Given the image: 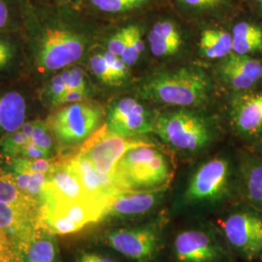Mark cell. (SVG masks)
I'll use <instances>...</instances> for the list:
<instances>
[{
  "mask_svg": "<svg viewBox=\"0 0 262 262\" xmlns=\"http://www.w3.org/2000/svg\"><path fill=\"white\" fill-rule=\"evenodd\" d=\"M213 84L210 77L196 67H182L148 76L141 82V98L179 107H193L205 103Z\"/></svg>",
  "mask_w": 262,
  "mask_h": 262,
  "instance_id": "6da1fadb",
  "label": "cell"
},
{
  "mask_svg": "<svg viewBox=\"0 0 262 262\" xmlns=\"http://www.w3.org/2000/svg\"><path fill=\"white\" fill-rule=\"evenodd\" d=\"M172 168L167 158L152 144L127 150L114 174L122 190H149L168 187Z\"/></svg>",
  "mask_w": 262,
  "mask_h": 262,
  "instance_id": "7a4b0ae2",
  "label": "cell"
},
{
  "mask_svg": "<svg viewBox=\"0 0 262 262\" xmlns=\"http://www.w3.org/2000/svg\"><path fill=\"white\" fill-rule=\"evenodd\" d=\"M152 131L166 145L186 154L204 150L214 139V129L206 117L187 109L159 114Z\"/></svg>",
  "mask_w": 262,
  "mask_h": 262,
  "instance_id": "3957f363",
  "label": "cell"
},
{
  "mask_svg": "<svg viewBox=\"0 0 262 262\" xmlns=\"http://www.w3.org/2000/svg\"><path fill=\"white\" fill-rule=\"evenodd\" d=\"M166 225V216L159 215L142 225L111 230L104 239L113 250L133 261L151 262L160 252Z\"/></svg>",
  "mask_w": 262,
  "mask_h": 262,
  "instance_id": "277c9868",
  "label": "cell"
},
{
  "mask_svg": "<svg viewBox=\"0 0 262 262\" xmlns=\"http://www.w3.org/2000/svg\"><path fill=\"white\" fill-rule=\"evenodd\" d=\"M103 207L93 200L46 201L39 209V227L53 235L72 234L104 219Z\"/></svg>",
  "mask_w": 262,
  "mask_h": 262,
  "instance_id": "5b68a950",
  "label": "cell"
},
{
  "mask_svg": "<svg viewBox=\"0 0 262 262\" xmlns=\"http://www.w3.org/2000/svg\"><path fill=\"white\" fill-rule=\"evenodd\" d=\"M219 225L225 242L244 259L262 258V213L251 205L236 208Z\"/></svg>",
  "mask_w": 262,
  "mask_h": 262,
  "instance_id": "8992f818",
  "label": "cell"
},
{
  "mask_svg": "<svg viewBox=\"0 0 262 262\" xmlns=\"http://www.w3.org/2000/svg\"><path fill=\"white\" fill-rule=\"evenodd\" d=\"M231 187V166L224 158H215L201 164L192 174L184 191L187 205H208L228 196Z\"/></svg>",
  "mask_w": 262,
  "mask_h": 262,
  "instance_id": "52a82bcc",
  "label": "cell"
},
{
  "mask_svg": "<svg viewBox=\"0 0 262 262\" xmlns=\"http://www.w3.org/2000/svg\"><path fill=\"white\" fill-rule=\"evenodd\" d=\"M38 217L0 202V262H24Z\"/></svg>",
  "mask_w": 262,
  "mask_h": 262,
  "instance_id": "ba28073f",
  "label": "cell"
},
{
  "mask_svg": "<svg viewBox=\"0 0 262 262\" xmlns=\"http://www.w3.org/2000/svg\"><path fill=\"white\" fill-rule=\"evenodd\" d=\"M140 137H126L109 130L105 124L89 137L80 152L88 157L94 167L102 175L114 176L119 161L132 148L149 145Z\"/></svg>",
  "mask_w": 262,
  "mask_h": 262,
  "instance_id": "9c48e42d",
  "label": "cell"
},
{
  "mask_svg": "<svg viewBox=\"0 0 262 262\" xmlns=\"http://www.w3.org/2000/svg\"><path fill=\"white\" fill-rule=\"evenodd\" d=\"M102 117V110L94 105L74 103L53 116L49 126L56 138L64 144L86 140L94 133Z\"/></svg>",
  "mask_w": 262,
  "mask_h": 262,
  "instance_id": "30bf717a",
  "label": "cell"
},
{
  "mask_svg": "<svg viewBox=\"0 0 262 262\" xmlns=\"http://www.w3.org/2000/svg\"><path fill=\"white\" fill-rule=\"evenodd\" d=\"M225 247L211 231L190 228L175 237L173 254L177 262H228L229 252Z\"/></svg>",
  "mask_w": 262,
  "mask_h": 262,
  "instance_id": "8fae6325",
  "label": "cell"
},
{
  "mask_svg": "<svg viewBox=\"0 0 262 262\" xmlns=\"http://www.w3.org/2000/svg\"><path fill=\"white\" fill-rule=\"evenodd\" d=\"M84 41L64 29H47L42 39L38 61L41 68L54 71L74 63L83 56Z\"/></svg>",
  "mask_w": 262,
  "mask_h": 262,
  "instance_id": "7c38bea8",
  "label": "cell"
},
{
  "mask_svg": "<svg viewBox=\"0 0 262 262\" xmlns=\"http://www.w3.org/2000/svg\"><path fill=\"white\" fill-rule=\"evenodd\" d=\"M107 128L126 137H140L154 129V121L145 107L132 98L113 104L108 112Z\"/></svg>",
  "mask_w": 262,
  "mask_h": 262,
  "instance_id": "4fadbf2b",
  "label": "cell"
},
{
  "mask_svg": "<svg viewBox=\"0 0 262 262\" xmlns=\"http://www.w3.org/2000/svg\"><path fill=\"white\" fill-rule=\"evenodd\" d=\"M167 187L149 190H123L109 202L104 219H135L152 213L162 202Z\"/></svg>",
  "mask_w": 262,
  "mask_h": 262,
  "instance_id": "5bb4252c",
  "label": "cell"
},
{
  "mask_svg": "<svg viewBox=\"0 0 262 262\" xmlns=\"http://www.w3.org/2000/svg\"><path fill=\"white\" fill-rule=\"evenodd\" d=\"M67 161L81 180L88 196L104 209L114 197L123 191L118 186L114 176L102 175L97 172L93 162L80 151Z\"/></svg>",
  "mask_w": 262,
  "mask_h": 262,
  "instance_id": "9a60e30c",
  "label": "cell"
},
{
  "mask_svg": "<svg viewBox=\"0 0 262 262\" xmlns=\"http://www.w3.org/2000/svg\"><path fill=\"white\" fill-rule=\"evenodd\" d=\"M230 118L238 134L249 139H261L262 91L236 94L231 101Z\"/></svg>",
  "mask_w": 262,
  "mask_h": 262,
  "instance_id": "2e32d148",
  "label": "cell"
},
{
  "mask_svg": "<svg viewBox=\"0 0 262 262\" xmlns=\"http://www.w3.org/2000/svg\"><path fill=\"white\" fill-rule=\"evenodd\" d=\"M47 176V184L41 204L46 201L73 202L92 200L88 196L81 180L67 160L56 162Z\"/></svg>",
  "mask_w": 262,
  "mask_h": 262,
  "instance_id": "e0dca14e",
  "label": "cell"
},
{
  "mask_svg": "<svg viewBox=\"0 0 262 262\" xmlns=\"http://www.w3.org/2000/svg\"><path fill=\"white\" fill-rule=\"evenodd\" d=\"M220 74L225 84L236 92L251 91L262 80V61L232 52L223 58Z\"/></svg>",
  "mask_w": 262,
  "mask_h": 262,
  "instance_id": "ac0fdd59",
  "label": "cell"
},
{
  "mask_svg": "<svg viewBox=\"0 0 262 262\" xmlns=\"http://www.w3.org/2000/svg\"><path fill=\"white\" fill-rule=\"evenodd\" d=\"M26 120V101L18 93L0 95V130L8 133L20 130Z\"/></svg>",
  "mask_w": 262,
  "mask_h": 262,
  "instance_id": "d6986e66",
  "label": "cell"
},
{
  "mask_svg": "<svg viewBox=\"0 0 262 262\" xmlns=\"http://www.w3.org/2000/svg\"><path fill=\"white\" fill-rule=\"evenodd\" d=\"M244 195L249 205L262 213V159L250 158L241 168Z\"/></svg>",
  "mask_w": 262,
  "mask_h": 262,
  "instance_id": "ffe728a7",
  "label": "cell"
},
{
  "mask_svg": "<svg viewBox=\"0 0 262 262\" xmlns=\"http://www.w3.org/2000/svg\"><path fill=\"white\" fill-rule=\"evenodd\" d=\"M0 202L38 217L39 204L19 190L13 174H0Z\"/></svg>",
  "mask_w": 262,
  "mask_h": 262,
  "instance_id": "44dd1931",
  "label": "cell"
},
{
  "mask_svg": "<svg viewBox=\"0 0 262 262\" xmlns=\"http://www.w3.org/2000/svg\"><path fill=\"white\" fill-rule=\"evenodd\" d=\"M232 52L244 56L262 52V28L246 21L237 24L232 31Z\"/></svg>",
  "mask_w": 262,
  "mask_h": 262,
  "instance_id": "7402d4cb",
  "label": "cell"
},
{
  "mask_svg": "<svg viewBox=\"0 0 262 262\" xmlns=\"http://www.w3.org/2000/svg\"><path fill=\"white\" fill-rule=\"evenodd\" d=\"M24 262H60L54 235L39 227L28 247Z\"/></svg>",
  "mask_w": 262,
  "mask_h": 262,
  "instance_id": "603a6c76",
  "label": "cell"
},
{
  "mask_svg": "<svg viewBox=\"0 0 262 262\" xmlns=\"http://www.w3.org/2000/svg\"><path fill=\"white\" fill-rule=\"evenodd\" d=\"M199 48L207 58H225L232 53V34L221 29H206L201 34Z\"/></svg>",
  "mask_w": 262,
  "mask_h": 262,
  "instance_id": "cb8c5ba5",
  "label": "cell"
},
{
  "mask_svg": "<svg viewBox=\"0 0 262 262\" xmlns=\"http://www.w3.org/2000/svg\"><path fill=\"white\" fill-rule=\"evenodd\" d=\"M125 32V46L122 53V59L127 64H134L144 51V42L142 39L140 28L137 26H129L124 28Z\"/></svg>",
  "mask_w": 262,
  "mask_h": 262,
  "instance_id": "d4e9b609",
  "label": "cell"
},
{
  "mask_svg": "<svg viewBox=\"0 0 262 262\" xmlns=\"http://www.w3.org/2000/svg\"><path fill=\"white\" fill-rule=\"evenodd\" d=\"M56 162H53L47 159H28V158H17L13 160L12 166L16 173L23 172H39L48 174Z\"/></svg>",
  "mask_w": 262,
  "mask_h": 262,
  "instance_id": "484cf974",
  "label": "cell"
},
{
  "mask_svg": "<svg viewBox=\"0 0 262 262\" xmlns=\"http://www.w3.org/2000/svg\"><path fill=\"white\" fill-rule=\"evenodd\" d=\"M30 141L25 136L21 131L9 133L0 141V147L3 152L10 157H17L21 155L25 147Z\"/></svg>",
  "mask_w": 262,
  "mask_h": 262,
  "instance_id": "4316f807",
  "label": "cell"
},
{
  "mask_svg": "<svg viewBox=\"0 0 262 262\" xmlns=\"http://www.w3.org/2000/svg\"><path fill=\"white\" fill-rule=\"evenodd\" d=\"M91 67L92 70L102 83L107 84L117 85L120 84L117 78L113 74L111 68L108 66L104 55L96 54L91 58Z\"/></svg>",
  "mask_w": 262,
  "mask_h": 262,
  "instance_id": "83f0119b",
  "label": "cell"
},
{
  "mask_svg": "<svg viewBox=\"0 0 262 262\" xmlns=\"http://www.w3.org/2000/svg\"><path fill=\"white\" fill-rule=\"evenodd\" d=\"M148 40L150 42L151 53L157 56H172L180 50L182 43L159 37L150 32Z\"/></svg>",
  "mask_w": 262,
  "mask_h": 262,
  "instance_id": "f1b7e54d",
  "label": "cell"
},
{
  "mask_svg": "<svg viewBox=\"0 0 262 262\" xmlns=\"http://www.w3.org/2000/svg\"><path fill=\"white\" fill-rule=\"evenodd\" d=\"M49 128L50 126L46 122L36 121L34 124V129L30 138V142L32 144H34L41 150L46 151L48 155L51 154L52 145H53V139Z\"/></svg>",
  "mask_w": 262,
  "mask_h": 262,
  "instance_id": "f546056e",
  "label": "cell"
},
{
  "mask_svg": "<svg viewBox=\"0 0 262 262\" xmlns=\"http://www.w3.org/2000/svg\"><path fill=\"white\" fill-rule=\"evenodd\" d=\"M67 91H78L86 94L84 71L79 67H72L61 73Z\"/></svg>",
  "mask_w": 262,
  "mask_h": 262,
  "instance_id": "4dcf8cb0",
  "label": "cell"
},
{
  "mask_svg": "<svg viewBox=\"0 0 262 262\" xmlns=\"http://www.w3.org/2000/svg\"><path fill=\"white\" fill-rule=\"evenodd\" d=\"M47 181V174L45 173H39V172L31 173L29 186L26 191V194L31 199H33L36 203L39 204V206L41 205V202H42V197H43Z\"/></svg>",
  "mask_w": 262,
  "mask_h": 262,
  "instance_id": "1f68e13d",
  "label": "cell"
},
{
  "mask_svg": "<svg viewBox=\"0 0 262 262\" xmlns=\"http://www.w3.org/2000/svg\"><path fill=\"white\" fill-rule=\"evenodd\" d=\"M104 57L108 66L111 68L113 74L117 78L119 83L122 84V82H123L129 75L128 66L122 60L121 56H116L109 51L104 54Z\"/></svg>",
  "mask_w": 262,
  "mask_h": 262,
  "instance_id": "d6a6232c",
  "label": "cell"
},
{
  "mask_svg": "<svg viewBox=\"0 0 262 262\" xmlns=\"http://www.w3.org/2000/svg\"><path fill=\"white\" fill-rule=\"evenodd\" d=\"M150 32L158 35L159 37L182 43V36L179 32L178 28L173 23L168 20H162V21L157 23L152 27Z\"/></svg>",
  "mask_w": 262,
  "mask_h": 262,
  "instance_id": "836d02e7",
  "label": "cell"
},
{
  "mask_svg": "<svg viewBox=\"0 0 262 262\" xmlns=\"http://www.w3.org/2000/svg\"><path fill=\"white\" fill-rule=\"evenodd\" d=\"M94 6L105 12H122L137 5L133 0H92Z\"/></svg>",
  "mask_w": 262,
  "mask_h": 262,
  "instance_id": "e575fe53",
  "label": "cell"
},
{
  "mask_svg": "<svg viewBox=\"0 0 262 262\" xmlns=\"http://www.w3.org/2000/svg\"><path fill=\"white\" fill-rule=\"evenodd\" d=\"M66 92H67V88L61 74L55 76L51 80L50 88H49V96L52 100V103L56 106L60 105V99Z\"/></svg>",
  "mask_w": 262,
  "mask_h": 262,
  "instance_id": "d590c367",
  "label": "cell"
},
{
  "mask_svg": "<svg viewBox=\"0 0 262 262\" xmlns=\"http://www.w3.org/2000/svg\"><path fill=\"white\" fill-rule=\"evenodd\" d=\"M125 46V32L124 28L118 31L108 42V51L114 55L122 56Z\"/></svg>",
  "mask_w": 262,
  "mask_h": 262,
  "instance_id": "8d00e7d4",
  "label": "cell"
},
{
  "mask_svg": "<svg viewBox=\"0 0 262 262\" xmlns=\"http://www.w3.org/2000/svg\"><path fill=\"white\" fill-rule=\"evenodd\" d=\"M76 262H120L117 259L104 255L101 253H94V252H84L77 257Z\"/></svg>",
  "mask_w": 262,
  "mask_h": 262,
  "instance_id": "74e56055",
  "label": "cell"
},
{
  "mask_svg": "<svg viewBox=\"0 0 262 262\" xmlns=\"http://www.w3.org/2000/svg\"><path fill=\"white\" fill-rule=\"evenodd\" d=\"M21 156L28 159H47L50 155H48L46 151L36 147L31 142H29L23 150Z\"/></svg>",
  "mask_w": 262,
  "mask_h": 262,
  "instance_id": "f35d334b",
  "label": "cell"
},
{
  "mask_svg": "<svg viewBox=\"0 0 262 262\" xmlns=\"http://www.w3.org/2000/svg\"><path fill=\"white\" fill-rule=\"evenodd\" d=\"M184 3L192 8L207 9L219 5L223 0H183Z\"/></svg>",
  "mask_w": 262,
  "mask_h": 262,
  "instance_id": "ab89813d",
  "label": "cell"
},
{
  "mask_svg": "<svg viewBox=\"0 0 262 262\" xmlns=\"http://www.w3.org/2000/svg\"><path fill=\"white\" fill-rule=\"evenodd\" d=\"M15 182L17 184V187H19V190L23 191L24 193H26L28 186H29V182H30V177H31V173L29 172H23V173H13Z\"/></svg>",
  "mask_w": 262,
  "mask_h": 262,
  "instance_id": "60d3db41",
  "label": "cell"
},
{
  "mask_svg": "<svg viewBox=\"0 0 262 262\" xmlns=\"http://www.w3.org/2000/svg\"><path fill=\"white\" fill-rule=\"evenodd\" d=\"M12 58V51L8 44L0 40V69L9 63Z\"/></svg>",
  "mask_w": 262,
  "mask_h": 262,
  "instance_id": "b9f144b4",
  "label": "cell"
},
{
  "mask_svg": "<svg viewBox=\"0 0 262 262\" xmlns=\"http://www.w3.org/2000/svg\"><path fill=\"white\" fill-rule=\"evenodd\" d=\"M86 94L81 93L78 91H67L66 94L60 99V104L73 103V102H78L82 100L85 97Z\"/></svg>",
  "mask_w": 262,
  "mask_h": 262,
  "instance_id": "7bdbcfd3",
  "label": "cell"
},
{
  "mask_svg": "<svg viewBox=\"0 0 262 262\" xmlns=\"http://www.w3.org/2000/svg\"><path fill=\"white\" fill-rule=\"evenodd\" d=\"M8 16L9 13L5 3L2 0H0V28H3L6 25L8 20Z\"/></svg>",
  "mask_w": 262,
  "mask_h": 262,
  "instance_id": "ee69618b",
  "label": "cell"
},
{
  "mask_svg": "<svg viewBox=\"0 0 262 262\" xmlns=\"http://www.w3.org/2000/svg\"><path fill=\"white\" fill-rule=\"evenodd\" d=\"M34 124H35V122H28V123H25V124L21 126V128H20V131L25 134V136H26L29 141H30L32 132H33V129H34Z\"/></svg>",
  "mask_w": 262,
  "mask_h": 262,
  "instance_id": "f6af8a7d",
  "label": "cell"
},
{
  "mask_svg": "<svg viewBox=\"0 0 262 262\" xmlns=\"http://www.w3.org/2000/svg\"><path fill=\"white\" fill-rule=\"evenodd\" d=\"M257 151H258V154L260 156V159H262V138L259 139L258 143H257Z\"/></svg>",
  "mask_w": 262,
  "mask_h": 262,
  "instance_id": "bcb514c9",
  "label": "cell"
},
{
  "mask_svg": "<svg viewBox=\"0 0 262 262\" xmlns=\"http://www.w3.org/2000/svg\"><path fill=\"white\" fill-rule=\"evenodd\" d=\"M133 1H134L136 4H139V3H141V2H143L144 0H133Z\"/></svg>",
  "mask_w": 262,
  "mask_h": 262,
  "instance_id": "7dc6e473",
  "label": "cell"
},
{
  "mask_svg": "<svg viewBox=\"0 0 262 262\" xmlns=\"http://www.w3.org/2000/svg\"><path fill=\"white\" fill-rule=\"evenodd\" d=\"M258 2H259V4H260V6L262 7V0H258Z\"/></svg>",
  "mask_w": 262,
  "mask_h": 262,
  "instance_id": "c3c4849f",
  "label": "cell"
}]
</instances>
